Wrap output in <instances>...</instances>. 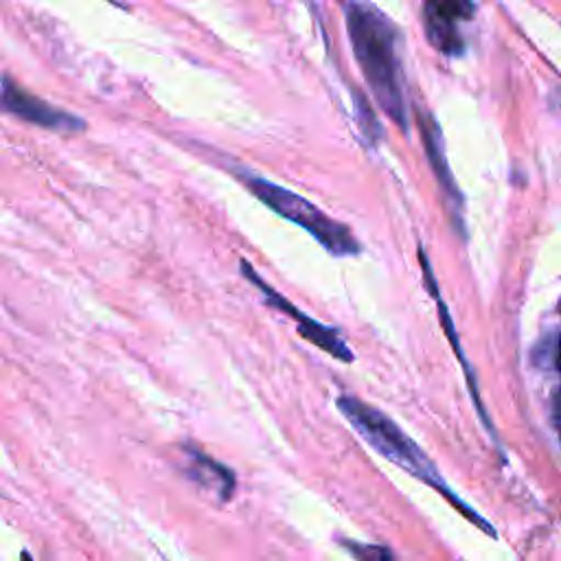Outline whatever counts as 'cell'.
I'll use <instances>...</instances> for the list:
<instances>
[{"label": "cell", "instance_id": "6", "mask_svg": "<svg viewBox=\"0 0 561 561\" xmlns=\"http://www.w3.org/2000/svg\"><path fill=\"white\" fill-rule=\"evenodd\" d=\"M2 110L7 114H13L26 123H33L44 129H57V131H81L85 123L75 116L72 112L59 110L50 103H46L39 96L28 94L22 90L9 75L2 77Z\"/></svg>", "mask_w": 561, "mask_h": 561}, {"label": "cell", "instance_id": "3", "mask_svg": "<svg viewBox=\"0 0 561 561\" xmlns=\"http://www.w3.org/2000/svg\"><path fill=\"white\" fill-rule=\"evenodd\" d=\"M230 173L259 199L263 202L272 213L285 217L287 221L300 226L307 230L329 254L333 256H355L359 254L362 245L355 239V234L327 213H322L316 204L305 199L302 195L278 186L270 182L267 178L250 171L248 167L234 164L230 167Z\"/></svg>", "mask_w": 561, "mask_h": 561}, {"label": "cell", "instance_id": "10", "mask_svg": "<svg viewBox=\"0 0 561 561\" xmlns=\"http://www.w3.org/2000/svg\"><path fill=\"white\" fill-rule=\"evenodd\" d=\"M342 548L355 561H394V554L383 543H359L353 539H342Z\"/></svg>", "mask_w": 561, "mask_h": 561}, {"label": "cell", "instance_id": "12", "mask_svg": "<svg viewBox=\"0 0 561 561\" xmlns=\"http://www.w3.org/2000/svg\"><path fill=\"white\" fill-rule=\"evenodd\" d=\"M554 421H557V427L561 432V390H559V394L554 399Z\"/></svg>", "mask_w": 561, "mask_h": 561}, {"label": "cell", "instance_id": "13", "mask_svg": "<svg viewBox=\"0 0 561 561\" xmlns=\"http://www.w3.org/2000/svg\"><path fill=\"white\" fill-rule=\"evenodd\" d=\"M557 368L561 370V340H559V346H557Z\"/></svg>", "mask_w": 561, "mask_h": 561}, {"label": "cell", "instance_id": "11", "mask_svg": "<svg viewBox=\"0 0 561 561\" xmlns=\"http://www.w3.org/2000/svg\"><path fill=\"white\" fill-rule=\"evenodd\" d=\"M353 103H355L357 123H359L362 131L366 134V140H368L370 145H375V142L379 140L381 131H379V123H377V118H375V114H373L370 105L362 101V94H359V92H355V96H353Z\"/></svg>", "mask_w": 561, "mask_h": 561}, {"label": "cell", "instance_id": "1", "mask_svg": "<svg viewBox=\"0 0 561 561\" xmlns=\"http://www.w3.org/2000/svg\"><path fill=\"white\" fill-rule=\"evenodd\" d=\"M344 18L355 61L368 83L373 99L388 114V118L405 131L408 114L403 99L399 28L375 4L362 0L348 2Z\"/></svg>", "mask_w": 561, "mask_h": 561}, {"label": "cell", "instance_id": "14", "mask_svg": "<svg viewBox=\"0 0 561 561\" xmlns=\"http://www.w3.org/2000/svg\"><path fill=\"white\" fill-rule=\"evenodd\" d=\"M20 561H33V559H31V557H28V552H26V550H24V552H22V554H20Z\"/></svg>", "mask_w": 561, "mask_h": 561}, {"label": "cell", "instance_id": "9", "mask_svg": "<svg viewBox=\"0 0 561 561\" xmlns=\"http://www.w3.org/2000/svg\"><path fill=\"white\" fill-rule=\"evenodd\" d=\"M419 261H421V267H423V280H425V285H427V291L432 294V298H434V302H436V307H438V316H440L443 329H445V333H447V337H449V342H451V346H454V351H456L458 359H460V362H462V366H465V373H467V379H469V386H471V394H473V399H476V405H478V410H480V414H482V419H484V423H486L484 410H482V405H480V399H478L476 379H473V375H471V368H469V364H467V359H465V355H462V351H460V344H458V335H456V331H454V322H451V318H449L447 305H445V302H443V298H440V291H438V283H436L434 274H432V265H430V261H427V254H425V248H423V245H419Z\"/></svg>", "mask_w": 561, "mask_h": 561}, {"label": "cell", "instance_id": "8", "mask_svg": "<svg viewBox=\"0 0 561 561\" xmlns=\"http://www.w3.org/2000/svg\"><path fill=\"white\" fill-rule=\"evenodd\" d=\"M184 469L195 484H199L202 489L213 493L219 502H228L232 497L234 484H237L234 473H232V469H228L226 465L215 460L213 456H206L195 447H186V467Z\"/></svg>", "mask_w": 561, "mask_h": 561}, {"label": "cell", "instance_id": "4", "mask_svg": "<svg viewBox=\"0 0 561 561\" xmlns=\"http://www.w3.org/2000/svg\"><path fill=\"white\" fill-rule=\"evenodd\" d=\"M239 267H241V274L243 278H248L259 291L261 296L265 298V302L272 307V309H278L283 311L285 316H289L294 322H296V329L300 333V337H305L307 342H311L313 346H318L320 351L329 353L331 357L340 359V362H353V351L348 348V344L344 342V337L340 335V331L335 327H327L313 318H309L305 311H300L294 302H289L283 294H278L267 280H263L254 267L250 265V261L241 259L239 261Z\"/></svg>", "mask_w": 561, "mask_h": 561}, {"label": "cell", "instance_id": "5", "mask_svg": "<svg viewBox=\"0 0 561 561\" xmlns=\"http://www.w3.org/2000/svg\"><path fill=\"white\" fill-rule=\"evenodd\" d=\"M473 13V0H423L421 18L425 37L438 53L447 57H458L465 50L460 24L471 20Z\"/></svg>", "mask_w": 561, "mask_h": 561}, {"label": "cell", "instance_id": "7", "mask_svg": "<svg viewBox=\"0 0 561 561\" xmlns=\"http://www.w3.org/2000/svg\"><path fill=\"white\" fill-rule=\"evenodd\" d=\"M414 116H416V123H419V129H421V140H423V147H425V156L430 160V167H432V171L436 175V182L440 186V193L445 197V206H447L454 224L462 232V197H460V191L454 182V175L449 171V164H447V158H445V151H443L440 129H438L436 121L432 118V114L427 110L414 107Z\"/></svg>", "mask_w": 561, "mask_h": 561}, {"label": "cell", "instance_id": "2", "mask_svg": "<svg viewBox=\"0 0 561 561\" xmlns=\"http://www.w3.org/2000/svg\"><path fill=\"white\" fill-rule=\"evenodd\" d=\"M335 405L340 414L351 423V427L386 460L394 462L397 467L405 469L414 478L423 480L432 489H436L445 500H449L467 519H471L478 528L486 530L489 535H495L486 519H482L478 513H473L465 502L458 500V495L451 493V489L443 482L438 469L434 462L425 456V451L381 410L373 408L370 403H364L362 399L353 394H340L335 399Z\"/></svg>", "mask_w": 561, "mask_h": 561}]
</instances>
